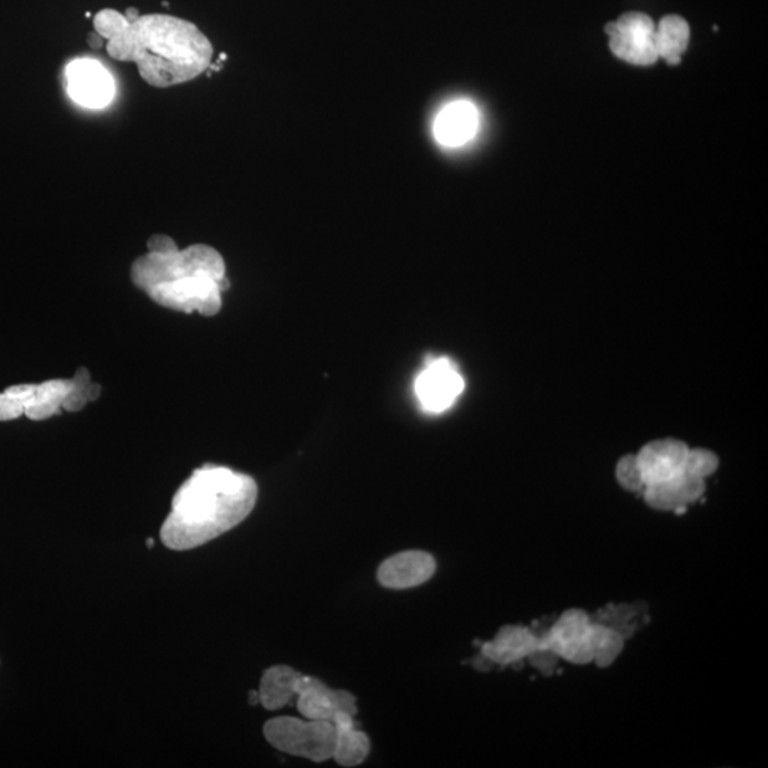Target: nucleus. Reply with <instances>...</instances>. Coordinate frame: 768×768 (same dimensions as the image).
Here are the masks:
<instances>
[{
	"label": "nucleus",
	"mask_w": 768,
	"mask_h": 768,
	"mask_svg": "<svg viewBox=\"0 0 768 768\" xmlns=\"http://www.w3.org/2000/svg\"><path fill=\"white\" fill-rule=\"evenodd\" d=\"M93 23L110 58L135 63L141 79L158 89L187 83L211 66V42L188 20L170 14L127 20L117 10L102 9Z\"/></svg>",
	"instance_id": "1"
},
{
	"label": "nucleus",
	"mask_w": 768,
	"mask_h": 768,
	"mask_svg": "<svg viewBox=\"0 0 768 768\" xmlns=\"http://www.w3.org/2000/svg\"><path fill=\"white\" fill-rule=\"evenodd\" d=\"M258 485L247 474L204 465L179 486L161 526L164 545L193 550L235 529L254 510Z\"/></svg>",
	"instance_id": "2"
},
{
	"label": "nucleus",
	"mask_w": 768,
	"mask_h": 768,
	"mask_svg": "<svg viewBox=\"0 0 768 768\" xmlns=\"http://www.w3.org/2000/svg\"><path fill=\"white\" fill-rule=\"evenodd\" d=\"M223 255L208 245L148 253L135 260L131 279L156 304L204 316L217 315L229 288Z\"/></svg>",
	"instance_id": "3"
},
{
	"label": "nucleus",
	"mask_w": 768,
	"mask_h": 768,
	"mask_svg": "<svg viewBox=\"0 0 768 768\" xmlns=\"http://www.w3.org/2000/svg\"><path fill=\"white\" fill-rule=\"evenodd\" d=\"M264 735L275 749L288 755L316 762L333 759L336 727L332 721L276 717L265 725Z\"/></svg>",
	"instance_id": "4"
},
{
	"label": "nucleus",
	"mask_w": 768,
	"mask_h": 768,
	"mask_svg": "<svg viewBox=\"0 0 768 768\" xmlns=\"http://www.w3.org/2000/svg\"><path fill=\"white\" fill-rule=\"evenodd\" d=\"M609 46L617 58L631 65L649 66L659 59L652 18L640 12L622 14L617 22L605 26Z\"/></svg>",
	"instance_id": "5"
},
{
	"label": "nucleus",
	"mask_w": 768,
	"mask_h": 768,
	"mask_svg": "<svg viewBox=\"0 0 768 768\" xmlns=\"http://www.w3.org/2000/svg\"><path fill=\"white\" fill-rule=\"evenodd\" d=\"M465 383L454 362L447 357L432 358L414 382L420 406L424 412L439 414L453 406L464 392Z\"/></svg>",
	"instance_id": "6"
},
{
	"label": "nucleus",
	"mask_w": 768,
	"mask_h": 768,
	"mask_svg": "<svg viewBox=\"0 0 768 768\" xmlns=\"http://www.w3.org/2000/svg\"><path fill=\"white\" fill-rule=\"evenodd\" d=\"M591 624V618L587 612L581 609H570L561 614L544 638H538V642L554 650L558 658L565 659L570 663H592V649L589 642Z\"/></svg>",
	"instance_id": "7"
},
{
	"label": "nucleus",
	"mask_w": 768,
	"mask_h": 768,
	"mask_svg": "<svg viewBox=\"0 0 768 768\" xmlns=\"http://www.w3.org/2000/svg\"><path fill=\"white\" fill-rule=\"evenodd\" d=\"M71 100L87 109H102L115 96V81L99 61L81 59L71 61L66 70Z\"/></svg>",
	"instance_id": "8"
},
{
	"label": "nucleus",
	"mask_w": 768,
	"mask_h": 768,
	"mask_svg": "<svg viewBox=\"0 0 768 768\" xmlns=\"http://www.w3.org/2000/svg\"><path fill=\"white\" fill-rule=\"evenodd\" d=\"M296 698V706L305 719L332 721L339 711L352 716L357 713L355 696L349 691L332 690L311 676L301 675Z\"/></svg>",
	"instance_id": "9"
},
{
	"label": "nucleus",
	"mask_w": 768,
	"mask_h": 768,
	"mask_svg": "<svg viewBox=\"0 0 768 768\" xmlns=\"http://www.w3.org/2000/svg\"><path fill=\"white\" fill-rule=\"evenodd\" d=\"M689 447L680 440L663 439L648 443L637 454L644 485L663 483L683 474Z\"/></svg>",
	"instance_id": "10"
},
{
	"label": "nucleus",
	"mask_w": 768,
	"mask_h": 768,
	"mask_svg": "<svg viewBox=\"0 0 768 768\" xmlns=\"http://www.w3.org/2000/svg\"><path fill=\"white\" fill-rule=\"evenodd\" d=\"M435 561L427 552L406 551L393 555L378 568L377 580L388 589L422 585L434 575Z\"/></svg>",
	"instance_id": "11"
},
{
	"label": "nucleus",
	"mask_w": 768,
	"mask_h": 768,
	"mask_svg": "<svg viewBox=\"0 0 768 768\" xmlns=\"http://www.w3.org/2000/svg\"><path fill=\"white\" fill-rule=\"evenodd\" d=\"M480 116L477 107L467 100H457L445 106L435 117L433 132L439 145L461 147L477 135Z\"/></svg>",
	"instance_id": "12"
},
{
	"label": "nucleus",
	"mask_w": 768,
	"mask_h": 768,
	"mask_svg": "<svg viewBox=\"0 0 768 768\" xmlns=\"http://www.w3.org/2000/svg\"><path fill=\"white\" fill-rule=\"evenodd\" d=\"M705 493V480L680 474L663 483L644 486V500L649 506L659 511H683L696 503Z\"/></svg>",
	"instance_id": "13"
},
{
	"label": "nucleus",
	"mask_w": 768,
	"mask_h": 768,
	"mask_svg": "<svg viewBox=\"0 0 768 768\" xmlns=\"http://www.w3.org/2000/svg\"><path fill=\"white\" fill-rule=\"evenodd\" d=\"M538 647V638L530 629L505 627L481 648V653L493 663L512 664L530 658Z\"/></svg>",
	"instance_id": "14"
},
{
	"label": "nucleus",
	"mask_w": 768,
	"mask_h": 768,
	"mask_svg": "<svg viewBox=\"0 0 768 768\" xmlns=\"http://www.w3.org/2000/svg\"><path fill=\"white\" fill-rule=\"evenodd\" d=\"M349 713L339 711L333 717L332 723L336 727V745L333 759L343 767H356L362 765L371 751V740L356 729L355 720Z\"/></svg>",
	"instance_id": "15"
},
{
	"label": "nucleus",
	"mask_w": 768,
	"mask_h": 768,
	"mask_svg": "<svg viewBox=\"0 0 768 768\" xmlns=\"http://www.w3.org/2000/svg\"><path fill=\"white\" fill-rule=\"evenodd\" d=\"M73 378H55L40 384H32L28 404H26L24 416L40 422L61 412L66 397L73 388Z\"/></svg>",
	"instance_id": "16"
},
{
	"label": "nucleus",
	"mask_w": 768,
	"mask_h": 768,
	"mask_svg": "<svg viewBox=\"0 0 768 768\" xmlns=\"http://www.w3.org/2000/svg\"><path fill=\"white\" fill-rule=\"evenodd\" d=\"M301 675L289 666H274L266 670L258 690L260 705L266 710L284 708L296 696V683Z\"/></svg>",
	"instance_id": "17"
},
{
	"label": "nucleus",
	"mask_w": 768,
	"mask_h": 768,
	"mask_svg": "<svg viewBox=\"0 0 768 768\" xmlns=\"http://www.w3.org/2000/svg\"><path fill=\"white\" fill-rule=\"evenodd\" d=\"M690 28L688 22L678 14H669L660 20L654 32L659 58H663L669 65L680 63L682 55L688 49Z\"/></svg>",
	"instance_id": "18"
},
{
	"label": "nucleus",
	"mask_w": 768,
	"mask_h": 768,
	"mask_svg": "<svg viewBox=\"0 0 768 768\" xmlns=\"http://www.w3.org/2000/svg\"><path fill=\"white\" fill-rule=\"evenodd\" d=\"M593 663L599 668H609L622 653L624 647L623 634L603 623H593L589 629Z\"/></svg>",
	"instance_id": "19"
},
{
	"label": "nucleus",
	"mask_w": 768,
	"mask_h": 768,
	"mask_svg": "<svg viewBox=\"0 0 768 768\" xmlns=\"http://www.w3.org/2000/svg\"><path fill=\"white\" fill-rule=\"evenodd\" d=\"M73 382L75 386L63 403L66 412H79L87 403L95 402L100 396V384L91 383L90 373L87 368L80 367Z\"/></svg>",
	"instance_id": "20"
},
{
	"label": "nucleus",
	"mask_w": 768,
	"mask_h": 768,
	"mask_svg": "<svg viewBox=\"0 0 768 768\" xmlns=\"http://www.w3.org/2000/svg\"><path fill=\"white\" fill-rule=\"evenodd\" d=\"M32 384H14L0 393V422H10L24 416L26 404Z\"/></svg>",
	"instance_id": "21"
},
{
	"label": "nucleus",
	"mask_w": 768,
	"mask_h": 768,
	"mask_svg": "<svg viewBox=\"0 0 768 768\" xmlns=\"http://www.w3.org/2000/svg\"><path fill=\"white\" fill-rule=\"evenodd\" d=\"M719 469V457L710 450L695 449L688 452L683 473L691 477L706 480Z\"/></svg>",
	"instance_id": "22"
},
{
	"label": "nucleus",
	"mask_w": 768,
	"mask_h": 768,
	"mask_svg": "<svg viewBox=\"0 0 768 768\" xmlns=\"http://www.w3.org/2000/svg\"><path fill=\"white\" fill-rule=\"evenodd\" d=\"M617 480L628 491H639L647 486L644 485L642 470L639 467L637 455H624V457L618 461Z\"/></svg>",
	"instance_id": "23"
},
{
	"label": "nucleus",
	"mask_w": 768,
	"mask_h": 768,
	"mask_svg": "<svg viewBox=\"0 0 768 768\" xmlns=\"http://www.w3.org/2000/svg\"><path fill=\"white\" fill-rule=\"evenodd\" d=\"M147 248L150 253H167V250L177 249V244L167 235H154L148 239Z\"/></svg>",
	"instance_id": "24"
},
{
	"label": "nucleus",
	"mask_w": 768,
	"mask_h": 768,
	"mask_svg": "<svg viewBox=\"0 0 768 768\" xmlns=\"http://www.w3.org/2000/svg\"><path fill=\"white\" fill-rule=\"evenodd\" d=\"M102 40H105V39H102L101 36L97 35L96 32L89 35V45L93 49H100L102 46Z\"/></svg>",
	"instance_id": "25"
},
{
	"label": "nucleus",
	"mask_w": 768,
	"mask_h": 768,
	"mask_svg": "<svg viewBox=\"0 0 768 768\" xmlns=\"http://www.w3.org/2000/svg\"><path fill=\"white\" fill-rule=\"evenodd\" d=\"M249 703L253 705V706L259 705V703H260V699H259V693H258V691H250V693H249Z\"/></svg>",
	"instance_id": "26"
},
{
	"label": "nucleus",
	"mask_w": 768,
	"mask_h": 768,
	"mask_svg": "<svg viewBox=\"0 0 768 768\" xmlns=\"http://www.w3.org/2000/svg\"><path fill=\"white\" fill-rule=\"evenodd\" d=\"M147 547H148V548H152V547H154V540H152V538H148V540H147Z\"/></svg>",
	"instance_id": "27"
}]
</instances>
